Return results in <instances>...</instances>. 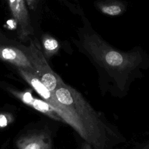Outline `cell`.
Instances as JSON below:
<instances>
[{
	"mask_svg": "<svg viewBox=\"0 0 149 149\" xmlns=\"http://www.w3.org/2000/svg\"><path fill=\"white\" fill-rule=\"evenodd\" d=\"M51 92L59 101L55 112L84 141V148L109 149L126 141L119 129L73 87L63 81Z\"/></svg>",
	"mask_w": 149,
	"mask_h": 149,
	"instance_id": "2",
	"label": "cell"
},
{
	"mask_svg": "<svg viewBox=\"0 0 149 149\" xmlns=\"http://www.w3.org/2000/svg\"><path fill=\"white\" fill-rule=\"evenodd\" d=\"M8 1L11 14L18 27L19 37L24 40L34 32L24 0Z\"/></svg>",
	"mask_w": 149,
	"mask_h": 149,
	"instance_id": "4",
	"label": "cell"
},
{
	"mask_svg": "<svg viewBox=\"0 0 149 149\" xmlns=\"http://www.w3.org/2000/svg\"><path fill=\"white\" fill-rule=\"evenodd\" d=\"M20 48L28 56L36 75L49 91H54L63 80L49 66L38 41L30 40L28 47Z\"/></svg>",
	"mask_w": 149,
	"mask_h": 149,
	"instance_id": "3",
	"label": "cell"
},
{
	"mask_svg": "<svg viewBox=\"0 0 149 149\" xmlns=\"http://www.w3.org/2000/svg\"><path fill=\"white\" fill-rule=\"evenodd\" d=\"M0 59L9 62L17 68H20L34 73V70L26 54L21 48L0 45Z\"/></svg>",
	"mask_w": 149,
	"mask_h": 149,
	"instance_id": "5",
	"label": "cell"
},
{
	"mask_svg": "<svg viewBox=\"0 0 149 149\" xmlns=\"http://www.w3.org/2000/svg\"><path fill=\"white\" fill-rule=\"evenodd\" d=\"M16 146L20 149H49L52 143L47 133L41 132L22 136L17 140Z\"/></svg>",
	"mask_w": 149,
	"mask_h": 149,
	"instance_id": "7",
	"label": "cell"
},
{
	"mask_svg": "<svg viewBox=\"0 0 149 149\" xmlns=\"http://www.w3.org/2000/svg\"><path fill=\"white\" fill-rule=\"evenodd\" d=\"M71 1H72L73 2H74L76 4L79 5V0H71Z\"/></svg>",
	"mask_w": 149,
	"mask_h": 149,
	"instance_id": "12",
	"label": "cell"
},
{
	"mask_svg": "<svg viewBox=\"0 0 149 149\" xmlns=\"http://www.w3.org/2000/svg\"><path fill=\"white\" fill-rule=\"evenodd\" d=\"M11 93L20 100L23 103L32 107L35 109L45 114L49 117L58 121H62L55 110L44 100L34 98L29 91H18L11 90Z\"/></svg>",
	"mask_w": 149,
	"mask_h": 149,
	"instance_id": "6",
	"label": "cell"
},
{
	"mask_svg": "<svg viewBox=\"0 0 149 149\" xmlns=\"http://www.w3.org/2000/svg\"><path fill=\"white\" fill-rule=\"evenodd\" d=\"M81 17L82 25L77 29L73 43L95 67L101 95L123 98L133 83L149 70V55L140 46L127 51L116 49L94 30L84 15Z\"/></svg>",
	"mask_w": 149,
	"mask_h": 149,
	"instance_id": "1",
	"label": "cell"
},
{
	"mask_svg": "<svg viewBox=\"0 0 149 149\" xmlns=\"http://www.w3.org/2000/svg\"><path fill=\"white\" fill-rule=\"evenodd\" d=\"M10 121V117L7 114H1L0 115V127H3L6 126Z\"/></svg>",
	"mask_w": 149,
	"mask_h": 149,
	"instance_id": "10",
	"label": "cell"
},
{
	"mask_svg": "<svg viewBox=\"0 0 149 149\" xmlns=\"http://www.w3.org/2000/svg\"><path fill=\"white\" fill-rule=\"evenodd\" d=\"M94 5L102 14L115 17L126 12L128 8V2L123 0H96L94 2Z\"/></svg>",
	"mask_w": 149,
	"mask_h": 149,
	"instance_id": "8",
	"label": "cell"
},
{
	"mask_svg": "<svg viewBox=\"0 0 149 149\" xmlns=\"http://www.w3.org/2000/svg\"><path fill=\"white\" fill-rule=\"evenodd\" d=\"M27 3L29 7L31 9H34L36 6V0H26Z\"/></svg>",
	"mask_w": 149,
	"mask_h": 149,
	"instance_id": "11",
	"label": "cell"
},
{
	"mask_svg": "<svg viewBox=\"0 0 149 149\" xmlns=\"http://www.w3.org/2000/svg\"><path fill=\"white\" fill-rule=\"evenodd\" d=\"M42 44L44 49V55L45 58H50L56 54L59 50L58 41L49 34H44L42 37Z\"/></svg>",
	"mask_w": 149,
	"mask_h": 149,
	"instance_id": "9",
	"label": "cell"
}]
</instances>
